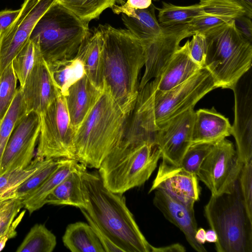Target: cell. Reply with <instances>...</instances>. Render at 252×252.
<instances>
[{
	"label": "cell",
	"mask_w": 252,
	"mask_h": 252,
	"mask_svg": "<svg viewBox=\"0 0 252 252\" xmlns=\"http://www.w3.org/2000/svg\"><path fill=\"white\" fill-rule=\"evenodd\" d=\"M216 88L213 76L205 67L167 91L154 90L148 83L139 91L135 106L127 119L126 134L154 142V136L159 126L194 108L201 98Z\"/></svg>",
	"instance_id": "obj_1"
},
{
	"label": "cell",
	"mask_w": 252,
	"mask_h": 252,
	"mask_svg": "<svg viewBox=\"0 0 252 252\" xmlns=\"http://www.w3.org/2000/svg\"><path fill=\"white\" fill-rule=\"evenodd\" d=\"M82 189L84 209L123 252H152L153 246L140 230L124 193L107 188L98 171L87 170L82 174Z\"/></svg>",
	"instance_id": "obj_2"
},
{
	"label": "cell",
	"mask_w": 252,
	"mask_h": 252,
	"mask_svg": "<svg viewBox=\"0 0 252 252\" xmlns=\"http://www.w3.org/2000/svg\"><path fill=\"white\" fill-rule=\"evenodd\" d=\"M102 38L104 84L129 115L139 94L138 76L145 63L143 42L128 30L109 24L97 27Z\"/></svg>",
	"instance_id": "obj_3"
},
{
	"label": "cell",
	"mask_w": 252,
	"mask_h": 252,
	"mask_svg": "<svg viewBox=\"0 0 252 252\" xmlns=\"http://www.w3.org/2000/svg\"><path fill=\"white\" fill-rule=\"evenodd\" d=\"M128 116L104 83L97 101L75 131L76 160L87 167L98 169L123 138Z\"/></svg>",
	"instance_id": "obj_4"
},
{
	"label": "cell",
	"mask_w": 252,
	"mask_h": 252,
	"mask_svg": "<svg viewBox=\"0 0 252 252\" xmlns=\"http://www.w3.org/2000/svg\"><path fill=\"white\" fill-rule=\"evenodd\" d=\"M161 158L153 142L123 137L103 160L98 172L107 188L124 193L148 181Z\"/></svg>",
	"instance_id": "obj_5"
},
{
	"label": "cell",
	"mask_w": 252,
	"mask_h": 252,
	"mask_svg": "<svg viewBox=\"0 0 252 252\" xmlns=\"http://www.w3.org/2000/svg\"><path fill=\"white\" fill-rule=\"evenodd\" d=\"M89 23L56 0L38 19L29 39L47 64L69 59L91 35Z\"/></svg>",
	"instance_id": "obj_6"
},
{
	"label": "cell",
	"mask_w": 252,
	"mask_h": 252,
	"mask_svg": "<svg viewBox=\"0 0 252 252\" xmlns=\"http://www.w3.org/2000/svg\"><path fill=\"white\" fill-rule=\"evenodd\" d=\"M203 34L207 43L204 67L217 88L232 89L251 68L252 43L238 31L233 20Z\"/></svg>",
	"instance_id": "obj_7"
},
{
	"label": "cell",
	"mask_w": 252,
	"mask_h": 252,
	"mask_svg": "<svg viewBox=\"0 0 252 252\" xmlns=\"http://www.w3.org/2000/svg\"><path fill=\"white\" fill-rule=\"evenodd\" d=\"M204 215L217 235V252H252V219L246 209L238 180L230 192L211 195Z\"/></svg>",
	"instance_id": "obj_8"
},
{
	"label": "cell",
	"mask_w": 252,
	"mask_h": 252,
	"mask_svg": "<svg viewBox=\"0 0 252 252\" xmlns=\"http://www.w3.org/2000/svg\"><path fill=\"white\" fill-rule=\"evenodd\" d=\"M40 129L35 156L76 159L75 131L65 98L61 94L40 116Z\"/></svg>",
	"instance_id": "obj_9"
},
{
	"label": "cell",
	"mask_w": 252,
	"mask_h": 252,
	"mask_svg": "<svg viewBox=\"0 0 252 252\" xmlns=\"http://www.w3.org/2000/svg\"><path fill=\"white\" fill-rule=\"evenodd\" d=\"M243 164L233 144L224 138L213 145L197 177L212 195L229 192L238 181Z\"/></svg>",
	"instance_id": "obj_10"
},
{
	"label": "cell",
	"mask_w": 252,
	"mask_h": 252,
	"mask_svg": "<svg viewBox=\"0 0 252 252\" xmlns=\"http://www.w3.org/2000/svg\"><path fill=\"white\" fill-rule=\"evenodd\" d=\"M56 0H25L21 12L0 36V75L29 39L40 17Z\"/></svg>",
	"instance_id": "obj_11"
},
{
	"label": "cell",
	"mask_w": 252,
	"mask_h": 252,
	"mask_svg": "<svg viewBox=\"0 0 252 252\" xmlns=\"http://www.w3.org/2000/svg\"><path fill=\"white\" fill-rule=\"evenodd\" d=\"M40 129V118L32 111L16 125L5 147L0 165V175L27 166L34 157Z\"/></svg>",
	"instance_id": "obj_12"
},
{
	"label": "cell",
	"mask_w": 252,
	"mask_h": 252,
	"mask_svg": "<svg viewBox=\"0 0 252 252\" xmlns=\"http://www.w3.org/2000/svg\"><path fill=\"white\" fill-rule=\"evenodd\" d=\"M195 111L191 108L174 117L156 131L154 141L162 160L178 166L191 145Z\"/></svg>",
	"instance_id": "obj_13"
},
{
	"label": "cell",
	"mask_w": 252,
	"mask_h": 252,
	"mask_svg": "<svg viewBox=\"0 0 252 252\" xmlns=\"http://www.w3.org/2000/svg\"><path fill=\"white\" fill-rule=\"evenodd\" d=\"M234 92V121L231 133L243 163L252 160V73L250 68L232 88Z\"/></svg>",
	"instance_id": "obj_14"
},
{
	"label": "cell",
	"mask_w": 252,
	"mask_h": 252,
	"mask_svg": "<svg viewBox=\"0 0 252 252\" xmlns=\"http://www.w3.org/2000/svg\"><path fill=\"white\" fill-rule=\"evenodd\" d=\"M20 88L27 114L33 111L40 116L61 94L40 51L24 86Z\"/></svg>",
	"instance_id": "obj_15"
},
{
	"label": "cell",
	"mask_w": 252,
	"mask_h": 252,
	"mask_svg": "<svg viewBox=\"0 0 252 252\" xmlns=\"http://www.w3.org/2000/svg\"><path fill=\"white\" fill-rule=\"evenodd\" d=\"M164 27L163 33L156 39L143 43L145 54V69L139 85V91L160 72L181 41L191 36L188 25Z\"/></svg>",
	"instance_id": "obj_16"
},
{
	"label": "cell",
	"mask_w": 252,
	"mask_h": 252,
	"mask_svg": "<svg viewBox=\"0 0 252 252\" xmlns=\"http://www.w3.org/2000/svg\"><path fill=\"white\" fill-rule=\"evenodd\" d=\"M157 189H161L180 201L192 206L199 200L200 194L196 175L162 159L149 193Z\"/></svg>",
	"instance_id": "obj_17"
},
{
	"label": "cell",
	"mask_w": 252,
	"mask_h": 252,
	"mask_svg": "<svg viewBox=\"0 0 252 252\" xmlns=\"http://www.w3.org/2000/svg\"><path fill=\"white\" fill-rule=\"evenodd\" d=\"M153 204L165 219L184 233L190 246L198 252H207L203 245L195 239L197 229L194 206L188 205L172 197L161 189L154 190Z\"/></svg>",
	"instance_id": "obj_18"
},
{
	"label": "cell",
	"mask_w": 252,
	"mask_h": 252,
	"mask_svg": "<svg viewBox=\"0 0 252 252\" xmlns=\"http://www.w3.org/2000/svg\"><path fill=\"white\" fill-rule=\"evenodd\" d=\"M188 40L173 53L159 74L149 83L154 90L165 92L185 82L201 68L190 56Z\"/></svg>",
	"instance_id": "obj_19"
},
{
	"label": "cell",
	"mask_w": 252,
	"mask_h": 252,
	"mask_svg": "<svg viewBox=\"0 0 252 252\" xmlns=\"http://www.w3.org/2000/svg\"><path fill=\"white\" fill-rule=\"evenodd\" d=\"M199 2L204 14L187 24L191 36L195 33H205L238 16L246 15L244 9L232 0H201Z\"/></svg>",
	"instance_id": "obj_20"
},
{
	"label": "cell",
	"mask_w": 252,
	"mask_h": 252,
	"mask_svg": "<svg viewBox=\"0 0 252 252\" xmlns=\"http://www.w3.org/2000/svg\"><path fill=\"white\" fill-rule=\"evenodd\" d=\"M155 8L153 4L146 9H135L115 3L111 8L114 13L121 14L122 21L127 30L143 43H146L158 37L164 31V27L159 25L156 18Z\"/></svg>",
	"instance_id": "obj_21"
},
{
	"label": "cell",
	"mask_w": 252,
	"mask_h": 252,
	"mask_svg": "<svg viewBox=\"0 0 252 252\" xmlns=\"http://www.w3.org/2000/svg\"><path fill=\"white\" fill-rule=\"evenodd\" d=\"M101 91L86 74L69 88L64 97L71 125L75 131L97 101Z\"/></svg>",
	"instance_id": "obj_22"
},
{
	"label": "cell",
	"mask_w": 252,
	"mask_h": 252,
	"mask_svg": "<svg viewBox=\"0 0 252 252\" xmlns=\"http://www.w3.org/2000/svg\"><path fill=\"white\" fill-rule=\"evenodd\" d=\"M232 126L228 119L212 107L195 111L191 145L214 144L226 138L231 133Z\"/></svg>",
	"instance_id": "obj_23"
},
{
	"label": "cell",
	"mask_w": 252,
	"mask_h": 252,
	"mask_svg": "<svg viewBox=\"0 0 252 252\" xmlns=\"http://www.w3.org/2000/svg\"><path fill=\"white\" fill-rule=\"evenodd\" d=\"M102 44V35L97 27L83 43L75 56L82 62L86 75L89 80L100 90L103 89L104 83Z\"/></svg>",
	"instance_id": "obj_24"
},
{
	"label": "cell",
	"mask_w": 252,
	"mask_h": 252,
	"mask_svg": "<svg viewBox=\"0 0 252 252\" xmlns=\"http://www.w3.org/2000/svg\"><path fill=\"white\" fill-rule=\"evenodd\" d=\"M84 166L76 160L65 159L38 188L23 200L24 207L30 214L42 208L48 195L63 179Z\"/></svg>",
	"instance_id": "obj_25"
},
{
	"label": "cell",
	"mask_w": 252,
	"mask_h": 252,
	"mask_svg": "<svg viewBox=\"0 0 252 252\" xmlns=\"http://www.w3.org/2000/svg\"><path fill=\"white\" fill-rule=\"evenodd\" d=\"M86 170L87 167L84 166L68 175L48 195L44 201L45 205H67L85 209L86 203L82 189V174Z\"/></svg>",
	"instance_id": "obj_26"
},
{
	"label": "cell",
	"mask_w": 252,
	"mask_h": 252,
	"mask_svg": "<svg viewBox=\"0 0 252 252\" xmlns=\"http://www.w3.org/2000/svg\"><path fill=\"white\" fill-rule=\"evenodd\" d=\"M64 246L72 252H105L88 223L78 221L67 225L63 237Z\"/></svg>",
	"instance_id": "obj_27"
},
{
	"label": "cell",
	"mask_w": 252,
	"mask_h": 252,
	"mask_svg": "<svg viewBox=\"0 0 252 252\" xmlns=\"http://www.w3.org/2000/svg\"><path fill=\"white\" fill-rule=\"evenodd\" d=\"M47 64L56 86L64 96L69 88L86 74L82 62L76 57Z\"/></svg>",
	"instance_id": "obj_28"
},
{
	"label": "cell",
	"mask_w": 252,
	"mask_h": 252,
	"mask_svg": "<svg viewBox=\"0 0 252 252\" xmlns=\"http://www.w3.org/2000/svg\"><path fill=\"white\" fill-rule=\"evenodd\" d=\"M158 9V21L162 27L187 25L194 18L204 14L200 2L188 6H178L163 2L162 6Z\"/></svg>",
	"instance_id": "obj_29"
},
{
	"label": "cell",
	"mask_w": 252,
	"mask_h": 252,
	"mask_svg": "<svg viewBox=\"0 0 252 252\" xmlns=\"http://www.w3.org/2000/svg\"><path fill=\"white\" fill-rule=\"evenodd\" d=\"M27 115L22 89H17L15 97L0 122V165L6 144L17 123Z\"/></svg>",
	"instance_id": "obj_30"
},
{
	"label": "cell",
	"mask_w": 252,
	"mask_h": 252,
	"mask_svg": "<svg viewBox=\"0 0 252 252\" xmlns=\"http://www.w3.org/2000/svg\"><path fill=\"white\" fill-rule=\"evenodd\" d=\"M65 159L67 158H52L21 185L4 193L0 200L18 198L24 199L38 188Z\"/></svg>",
	"instance_id": "obj_31"
},
{
	"label": "cell",
	"mask_w": 252,
	"mask_h": 252,
	"mask_svg": "<svg viewBox=\"0 0 252 252\" xmlns=\"http://www.w3.org/2000/svg\"><path fill=\"white\" fill-rule=\"evenodd\" d=\"M57 244L55 235L44 224H35L30 229L16 252H52Z\"/></svg>",
	"instance_id": "obj_32"
},
{
	"label": "cell",
	"mask_w": 252,
	"mask_h": 252,
	"mask_svg": "<svg viewBox=\"0 0 252 252\" xmlns=\"http://www.w3.org/2000/svg\"><path fill=\"white\" fill-rule=\"evenodd\" d=\"M81 19L89 23L103 11L111 8L116 0H56Z\"/></svg>",
	"instance_id": "obj_33"
},
{
	"label": "cell",
	"mask_w": 252,
	"mask_h": 252,
	"mask_svg": "<svg viewBox=\"0 0 252 252\" xmlns=\"http://www.w3.org/2000/svg\"><path fill=\"white\" fill-rule=\"evenodd\" d=\"M51 159L35 156L27 166L16 168L0 175V197L5 192L21 185Z\"/></svg>",
	"instance_id": "obj_34"
},
{
	"label": "cell",
	"mask_w": 252,
	"mask_h": 252,
	"mask_svg": "<svg viewBox=\"0 0 252 252\" xmlns=\"http://www.w3.org/2000/svg\"><path fill=\"white\" fill-rule=\"evenodd\" d=\"M39 51L37 45L29 39L13 60L11 63L20 87L24 86Z\"/></svg>",
	"instance_id": "obj_35"
},
{
	"label": "cell",
	"mask_w": 252,
	"mask_h": 252,
	"mask_svg": "<svg viewBox=\"0 0 252 252\" xmlns=\"http://www.w3.org/2000/svg\"><path fill=\"white\" fill-rule=\"evenodd\" d=\"M17 78L12 63L0 75V122L4 117L15 97Z\"/></svg>",
	"instance_id": "obj_36"
},
{
	"label": "cell",
	"mask_w": 252,
	"mask_h": 252,
	"mask_svg": "<svg viewBox=\"0 0 252 252\" xmlns=\"http://www.w3.org/2000/svg\"><path fill=\"white\" fill-rule=\"evenodd\" d=\"M213 145L207 143L191 145L178 166L197 176L204 159L210 151Z\"/></svg>",
	"instance_id": "obj_37"
},
{
	"label": "cell",
	"mask_w": 252,
	"mask_h": 252,
	"mask_svg": "<svg viewBox=\"0 0 252 252\" xmlns=\"http://www.w3.org/2000/svg\"><path fill=\"white\" fill-rule=\"evenodd\" d=\"M238 180L246 209L252 219V160L243 164Z\"/></svg>",
	"instance_id": "obj_38"
},
{
	"label": "cell",
	"mask_w": 252,
	"mask_h": 252,
	"mask_svg": "<svg viewBox=\"0 0 252 252\" xmlns=\"http://www.w3.org/2000/svg\"><path fill=\"white\" fill-rule=\"evenodd\" d=\"M23 200L20 198L0 200V235L8 228L24 207Z\"/></svg>",
	"instance_id": "obj_39"
},
{
	"label": "cell",
	"mask_w": 252,
	"mask_h": 252,
	"mask_svg": "<svg viewBox=\"0 0 252 252\" xmlns=\"http://www.w3.org/2000/svg\"><path fill=\"white\" fill-rule=\"evenodd\" d=\"M188 48L193 61L201 67H204L207 52V43L204 34H193L191 40H189Z\"/></svg>",
	"instance_id": "obj_40"
},
{
	"label": "cell",
	"mask_w": 252,
	"mask_h": 252,
	"mask_svg": "<svg viewBox=\"0 0 252 252\" xmlns=\"http://www.w3.org/2000/svg\"><path fill=\"white\" fill-rule=\"evenodd\" d=\"M80 210L101 242L105 252H123L122 250L115 245L98 226L84 209H81Z\"/></svg>",
	"instance_id": "obj_41"
},
{
	"label": "cell",
	"mask_w": 252,
	"mask_h": 252,
	"mask_svg": "<svg viewBox=\"0 0 252 252\" xmlns=\"http://www.w3.org/2000/svg\"><path fill=\"white\" fill-rule=\"evenodd\" d=\"M234 25L240 34L252 43V18L244 14L234 19Z\"/></svg>",
	"instance_id": "obj_42"
},
{
	"label": "cell",
	"mask_w": 252,
	"mask_h": 252,
	"mask_svg": "<svg viewBox=\"0 0 252 252\" xmlns=\"http://www.w3.org/2000/svg\"><path fill=\"white\" fill-rule=\"evenodd\" d=\"M26 210L23 211L17 216L8 228L0 235V252L4 248L7 241L17 235L16 228L22 220Z\"/></svg>",
	"instance_id": "obj_43"
},
{
	"label": "cell",
	"mask_w": 252,
	"mask_h": 252,
	"mask_svg": "<svg viewBox=\"0 0 252 252\" xmlns=\"http://www.w3.org/2000/svg\"><path fill=\"white\" fill-rule=\"evenodd\" d=\"M17 10H4L0 11V34L6 31L14 23L21 12Z\"/></svg>",
	"instance_id": "obj_44"
},
{
	"label": "cell",
	"mask_w": 252,
	"mask_h": 252,
	"mask_svg": "<svg viewBox=\"0 0 252 252\" xmlns=\"http://www.w3.org/2000/svg\"><path fill=\"white\" fill-rule=\"evenodd\" d=\"M121 4L133 9H144L151 5L152 0H126Z\"/></svg>",
	"instance_id": "obj_45"
},
{
	"label": "cell",
	"mask_w": 252,
	"mask_h": 252,
	"mask_svg": "<svg viewBox=\"0 0 252 252\" xmlns=\"http://www.w3.org/2000/svg\"><path fill=\"white\" fill-rule=\"evenodd\" d=\"M185 248L180 244H174L164 247H153L152 252H183Z\"/></svg>",
	"instance_id": "obj_46"
},
{
	"label": "cell",
	"mask_w": 252,
	"mask_h": 252,
	"mask_svg": "<svg viewBox=\"0 0 252 252\" xmlns=\"http://www.w3.org/2000/svg\"><path fill=\"white\" fill-rule=\"evenodd\" d=\"M241 6L245 10L246 14L252 18V0H232Z\"/></svg>",
	"instance_id": "obj_47"
},
{
	"label": "cell",
	"mask_w": 252,
	"mask_h": 252,
	"mask_svg": "<svg viewBox=\"0 0 252 252\" xmlns=\"http://www.w3.org/2000/svg\"><path fill=\"white\" fill-rule=\"evenodd\" d=\"M205 233L206 231L203 228L197 229L195 234V239L199 244L204 245L206 242Z\"/></svg>",
	"instance_id": "obj_48"
},
{
	"label": "cell",
	"mask_w": 252,
	"mask_h": 252,
	"mask_svg": "<svg viewBox=\"0 0 252 252\" xmlns=\"http://www.w3.org/2000/svg\"><path fill=\"white\" fill-rule=\"evenodd\" d=\"M205 239L206 242L216 243L217 240V236L215 231L212 229L206 231Z\"/></svg>",
	"instance_id": "obj_49"
},
{
	"label": "cell",
	"mask_w": 252,
	"mask_h": 252,
	"mask_svg": "<svg viewBox=\"0 0 252 252\" xmlns=\"http://www.w3.org/2000/svg\"><path fill=\"white\" fill-rule=\"evenodd\" d=\"M126 0H116V3L117 2L118 4H120L122 2H125Z\"/></svg>",
	"instance_id": "obj_50"
},
{
	"label": "cell",
	"mask_w": 252,
	"mask_h": 252,
	"mask_svg": "<svg viewBox=\"0 0 252 252\" xmlns=\"http://www.w3.org/2000/svg\"><path fill=\"white\" fill-rule=\"evenodd\" d=\"M37 0V1H39L40 0Z\"/></svg>",
	"instance_id": "obj_51"
},
{
	"label": "cell",
	"mask_w": 252,
	"mask_h": 252,
	"mask_svg": "<svg viewBox=\"0 0 252 252\" xmlns=\"http://www.w3.org/2000/svg\"></svg>",
	"instance_id": "obj_52"
},
{
	"label": "cell",
	"mask_w": 252,
	"mask_h": 252,
	"mask_svg": "<svg viewBox=\"0 0 252 252\" xmlns=\"http://www.w3.org/2000/svg\"></svg>",
	"instance_id": "obj_53"
}]
</instances>
